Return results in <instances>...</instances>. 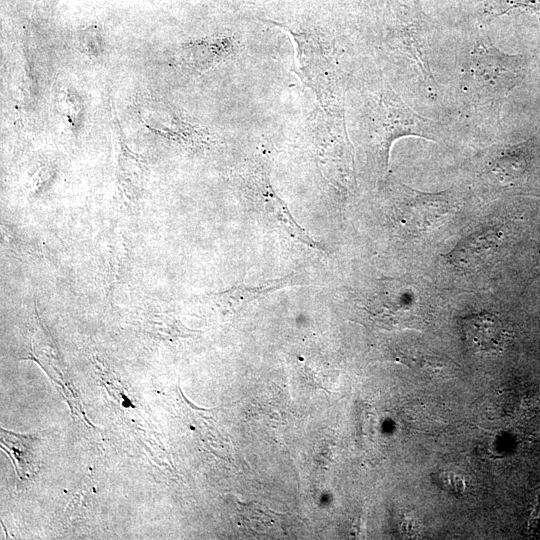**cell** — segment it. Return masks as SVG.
Listing matches in <instances>:
<instances>
[{
    "instance_id": "3",
    "label": "cell",
    "mask_w": 540,
    "mask_h": 540,
    "mask_svg": "<svg viewBox=\"0 0 540 540\" xmlns=\"http://www.w3.org/2000/svg\"><path fill=\"white\" fill-rule=\"evenodd\" d=\"M267 22L279 26L291 35L296 45L295 72L315 93L323 111L331 115H341L337 76L325 42L316 33L295 31L273 20Z\"/></svg>"
},
{
    "instance_id": "1",
    "label": "cell",
    "mask_w": 540,
    "mask_h": 540,
    "mask_svg": "<svg viewBox=\"0 0 540 540\" xmlns=\"http://www.w3.org/2000/svg\"><path fill=\"white\" fill-rule=\"evenodd\" d=\"M526 67L527 61L522 55L506 54L491 44L477 46L469 61L471 99L498 118L505 99L523 80Z\"/></svg>"
},
{
    "instance_id": "4",
    "label": "cell",
    "mask_w": 540,
    "mask_h": 540,
    "mask_svg": "<svg viewBox=\"0 0 540 540\" xmlns=\"http://www.w3.org/2000/svg\"><path fill=\"white\" fill-rule=\"evenodd\" d=\"M400 206L408 231L422 235L448 219L455 210V197L450 190L425 193L402 185Z\"/></svg>"
},
{
    "instance_id": "13",
    "label": "cell",
    "mask_w": 540,
    "mask_h": 540,
    "mask_svg": "<svg viewBox=\"0 0 540 540\" xmlns=\"http://www.w3.org/2000/svg\"><path fill=\"white\" fill-rule=\"evenodd\" d=\"M152 332L168 336H186L190 331L176 319L167 315H157L150 321Z\"/></svg>"
},
{
    "instance_id": "7",
    "label": "cell",
    "mask_w": 540,
    "mask_h": 540,
    "mask_svg": "<svg viewBox=\"0 0 540 540\" xmlns=\"http://www.w3.org/2000/svg\"><path fill=\"white\" fill-rule=\"evenodd\" d=\"M396 2L399 40L407 52L430 75L425 58L430 32L429 20L419 0H396Z\"/></svg>"
},
{
    "instance_id": "2",
    "label": "cell",
    "mask_w": 540,
    "mask_h": 540,
    "mask_svg": "<svg viewBox=\"0 0 540 540\" xmlns=\"http://www.w3.org/2000/svg\"><path fill=\"white\" fill-rule=\"evenodd\" d=\"M370 133L382 167H388L390 148L401 137L435 140L437 123L417 114L392 90H383L370 117Z\"/></svg>"
},
{
    "instance_id": "10",
    "label": "cell",
    "mask_w": 540,
    "mask_h": 540,
    "mask_svg": "<svg viewBox=\"0 0 540 540\" xmlns=\"http://www.w3.org/2000/svg\"><path fill=\"white\" fill-rule=\"evenodd\" d=\"M145 171L140 159L126 146H122L118 158V184L122 195L129 201L141 196Z\"/></svg>"
},
{
    "instance_id": "6",
    "label": "cell",
    "mask_w": 540,
    "mask_h": 540,
    "mask_svg": "<svg viewBox=\"0 0 540 540\" xmlns=\"http://www.w3.org/2000/svg\"><path fill=\"white\" fill-rule=\"evenodd\" d=\"M247 186L260 199L264 209L271 214L288 234L310 248L323 250L291 216L286 204L274 191L268 172L267 161L257 160L249 170Z\"/></svg>"
},
{
    "instance_id": "8",
    "label": "cell",
    "mask_w": 540,
    "mask_h": 540,
    "mask_svg": "<svg viewBox=\"0 0 540 540\" xmlns=\"http://www.w3.org/2000/svg\"><path fill=\"white\" fill-rule=\"evenodd\" d=\"M459 329L465 345L476 354L496 355L504 349L506 330L500 319L489 312L459 318Z\"/></svg>"
},
{
    "instance_id": "5",
    "label": "cell",
    "mask_w": 540,
    "mask_h": 540,
    "mask_svg": "<svg viewBox=\"0 0 540 540\" xmlns=\"http://www.w3.org/2000/svg\"><path fill=\"white\" fill-rule=\"evenodd\" d=\"M383 317L391 324L405 328H423L429 317L428 305L422 293L414 285L390 281L387 285Z\"/></svg>"
},
{
    "instance_id": "12",
    "label": "cell",
    "mask_w": 540,
    "mask_h": 540,
    "mask_svg": "<svg viewBox=\"0 0 540 540\" xmlns=\"http://www.w3.org/2000/svg\"><path fill=\"white\" fill-rule=\"evenodd\" d=\"M527 152L520 147L503 151L494 161L493 170L503 182L519 179L526 171Z\"/></svg>"
},
{
    "instance_id": "11",
    "label": "cell",
    "mask_w": 540,
    "mask_h": 540,
    "mask_svg": "<svg viewBox=\"0 0 540 540\" xmlns=\"http://www.w3.org/2000/svg\"><path fill=\"white\" fill-rule=\"evenodd\" d=\"M292 278L285 277L277 280L269 281L263 285L248 287V286H235L219 293H215L212 296L217 302H220L226 306L238 305L243 301H250L276 291L290 284Z\"/></svg>"
},
{
    "instance_id": "9",
    "label": "cell",
    "mask_w": 540,
    "mask_h": 540,
    "mask_svg": "<svg viewBox=\"0 0 540 540\" xmlns=\"http://www.w3.org/2000/svg\"><path fill=\"white\" fill-rule=\"evenodd\" d=\"M1 447L12 460L18 481H27L38 470L37 438L1 428Z\"/></svg>"
}]
</instances>
